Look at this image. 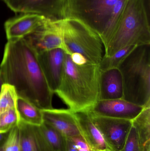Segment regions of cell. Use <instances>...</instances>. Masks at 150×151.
<instances>
[{
  "label": "cell",
  "mask_w": 150,
  "mask_h": 151,
  "mask_svg": "<svg viewBox=\"0 0 150 151\" xmlns=\"http://www.w3.org/2000/svg\"><path fill=\"white\" fill-rule=\"evenodd\" d=\"M65 151H78L71 138H67Z\"/></svg>",
  "instance_id": "obj_27"
},
{
  "label": "cell",
  "mask_w": 150,
  "mask_h": 151,
  "mask_svg": "<svg viewBox=\"0 0 150 151\" xmlns=\"http://www.w3.org/2000/svg\"><path fill=\"white\" fill-rule=\"evenodd\" d=\"M70 138L78 151H93L82 135Z\"/></svg>",
  "instance_id": "obj_25"
},
{
  "label": "cell",
  "mask_w": 150,
  "mask_h": 151,
  "mask_svg": "<svg viewBox=\"0 0 150 151\" xmlns=\"http://www.w3.org/2000/svg\"><path fill=\"white\" fill-rule=\"evenodd\" d=\"M61 20L46 18L42 25L23 38L37 54L56 48L65 51Z\"/></svg>",
  "instance_id": "obj_7"
},
{
  "label": "cell",
  "mask_w": 150,
  "mask_h": 151,
  "mask_svg": "<svg viewBox=\"0 0 150 151\" xmlns=\"http://www.w3.org/2000/svg\"><path fill=\"white\" fill-rule=\"evenodd\" d=\"M19 116L16 107L11 108L0 115V133L9 132L18 125Z\"/></svg>",
  "instance_id": "obj_22"
},
{
  "label": "cell",
  "mask_w": 150,
  "mask_h": 151,
  "mask_svg": "<svg viewBox=\"0 0 150 151\" xmlns=\"http://www.w3.org/2000/svg\"><path fill=\"white\" fill-rule=\"evenodd\" d=\"M122 99L143 107L150 106V44L136 46L119 65Z\"/></svg>",
  "instance_id": "obj_5"
},
{
  "label": "cell",
  "mask_w": 150,
  "mask_h": 151,
  "mask_svg": "<svg viewBox=\"0 0 150 151\" xmlns=\"http://www.w3.org/2000/svg\"><path fill=\"white\" fill-rule=\"evenodd\" d=\"M142 1L147 16L150 19V0H142Z\"/></svg>",
  "instance_id": "obj_29"
},
{
  "label": "cell",
  "mask_w": 150,
  "mask_h": 151,
  "mask_svg": "<svg viewBox=\"0 0 150 151\" xmlns=\"http://www.w3.org/2000/svg\"><path fill=\"white\" fill-rule=\"evenodd\" d=\"M4 83L14 87L18 96L41 110L53 109L51 90L37 58V54L23 38L8 40L0 65Z\"/></svg>",
  "instance_id": "obj_1"
},
{
  "label": "cell",
  "mask_w": 150,
  "mask_h": 151,
  "mask_svg": "<svg viewBox=\"0 0 150 151\" xmlns=\"http://www.w3.org/2000/svg\"><path fill=\"white\" fill-rule=\"evenodd\" d=\"M46 19L43 16L33 13H22L9 19L4 23L7 40L24 38L42 25Z\"/></svg>",
  "instance_id": "obj_13"
},
{
  "label": "cell",
  "mask_w": 150,
  "mask_h": 151,
  "mask_svg": "<svg viewBox=\"0 0 150 151\" xmlns=\"http://www.w3.org/2000/svg\"><path fill=\"white\" fill-rule=\"evenodd\" d=\"M89 113L93 123L101 133L108 148L112 151H120L132 127V121Z\"/></svg>",
  "instance_id": "obj_9"
},
{
  "label": "cell",
  "mask_w": 150,
  "mask_h": 151,
  "mask_svg": "<svg viewBox=\"0 0 150 151\" xmlns=\"http://www.w3.org/2000/svg\"><path fill=\"white\" fill-rule=\"evenodd\" d=\"M150 19L142 0H127L115 30L105 47L110 56L129 46L150 44Z\"/></svg>",
  "instance_id": "obj_4"
},
{
  "label": "cell",
  "mask_w": 150,
  "mask_h": 151,
  "mask_svg": "<svg viewBox=\"0 0 150 151\" xmlns=\"http://www.w3.org/2000/svg\"><path fill=\"white\" fill-rule=\"evenodd\" d=\"M70 56L73 63L76 64L82 65L88 63L86 59L82 55L80 54L74 53L70 55Z\"/></svg>",
  "instance_id": "obj_26"
},
{
  "label": "cell",
  "mask_w": 150,
  "mask_h": 151,
  "mask_svg": "<svg viewBox=\"0 0 150 151\" xmlns=\"http://www.w3.org/2000/svg\"><path fill=\"white\" fill-rule=\"evenodd\" d=\"M19 129L18 125L13 127L5 142L0 147V151H19Z\"/></svg>",
  "instance_id": "obj_23"
},
{
  "label": "cell",
  "mask_w": 150,
  "mask_h": 151,
  "mask_svg": "<svg viewBox=\"0 0 150 151\" xmlns=\"http://www.w3.org/2000/svg\"><path fill=\"white\" fill-rule=\"evenodd\" d=\"M127 0H67L66 18L75 19L100 37L104 47L110 40Z\"/></svg>",
  "instance_id": "obj_3"
},
{
  "label": "cell",
  "mask_w": 150,
  "mask_h": 151,
  "mask_svg": "<svg viewBox=\"0 0 150 151\" xmlns=\"http://www.w3.org/2000/svg\"><path fill=\"white\" fill-rule=\"evenodd\" d=\"M100 73L99 65L76 64L66 53L61 81L55 93L72 112L87 111L99 100Z\"/></svg>",
  "instance_id": "obj_2"
},
{
  "label": "cell",
  "mask_w": 150,
  "mask_h": 151,
  "mask_svg": "<svg viewBox=\"0 0 150 151\" xmlns=\"http://www.w3.org/2000/svg\"><path fill=\"white\" fill-rule=\"evenodd\" d=\"M61 24L65 53L80 54L89 63L99 65L105 55V47L99 36L75 19H64Z\"/></svg>",
  "instance_id": "obj_6"
},
{
  "label": "cell",
  "mask_w": 150,
  "mask_h": 151,
  "mask_svg": "<svg viewBox=\"0 0 150 151\" xmlns=\"http://www.w3.org/2000/svg\"><path fill=\"white\" fill-rule=\"evenodd\" d=\"M123 96L122 76L118 68L101 71L99 100L121 99Z\"/></svg>",
  "instance_id": "obj_14"
},
{
  "label": "cell",
  "mask_w": 150,
  "mask_h": 151,
  "mask_svg": "<svg viewBox=\"0 0 150 151\" xmlns=\"http://www.w3.org/2000/svg\"><path fill=\"white\" fill-rule=\"evenodd\" d=\"M16 107L19 120L33 126H39L43 123L41 109L29 100L18 96Z\"/></svg>",
  "instance_id": "obj_17"
},
{
  "label": "cell",
  "mask_w": 150,
  "mask_h": 151,
  "mask_svg": "<svg viewBox=\"0 0 150 151\" xmlns=\"http://www.w3.org/2000/svg\"><path fill=\"white\" fill-rule=\"evenodd\" d=\"M43 122L60 132L67 138L82 135L74 113L68 109L41 110Z\"/></svg>",
  "instance_id": "obj_12"
},
{
  "label": "cell",
  "mask_w": 150,
  "mask_h": 151,
  "mask_svg": "<svg viewBox=\"0 0 150 151\" xmlns=\"http://www.w3.org/2000/svg\"><path fill=\"white\" fill-rule=\"evenodd\" d=\"M136 46H129L118 50L110 56H103L99 64L100 71L118 68L123 59L133 50Z\"/></svg>",
  "instance_id": "obj_20"
},
{
  "label": "cell",
  "mask_w": 150,
  "mask_h": 151,
  "mask_svg": "<svg viewBox=\"0 0 150 151\" xmlns=\"http://www.w3.org/2000/svg\"><path fill=\"white\" fill-rule=\"evenodd\" d=\"M4 83V82L2 77L1 75L0 74V95H1V92L2 85H3Z\"/></svg>",
  "instance_id": "obj_30"
},
{
  "label": "cell",
  "mask_w": 150,
  "mask_h": 151,
  "mask_svg": "<svg viewBox=\"0 0 150 151\" xmlns=\"http://www.w3.org/2000/svg\"><path fill=\"white\" fill-rule=\"evenodd\" d=\"M39 127L44 139L52 151H65L67 138L65 136L44 122Z\"/></svg>",
  "instance_id": "obj_19"
},
{
  "label": "cell",
  "mask_w": 150,
  "mask_h": 151,
  "mask_svg": "<svg viewBox=\"0 0 150 151\" xmlns=\"http://www.w3.org/2000/svg\"><path fill=\"white\" fill-rule=\"evenodd\" d=\"M137 132L141 151H150V106L144 107L132 120Z\"/></svg>",
  "instance_id": "obj_18"
},
{
  "label": "cell",
  "mask_w": 150,
  "mask_h": 151,
  "mask_svg": "<svg viewBox=\"0 0 150 151\" xmlns=\"http://www.w3.org/2000/svg\"><path fill=\"white\" fill-rule=\"evenodd\" d=\"M9 132L6 133H0V147L1 146L6 142L9 135Z\"/></svg>",
  "instance_id": "obj_28"
},
{
  "label": "cell",
  "mask_w": 150,
  "mask_h": 151,
  "mask_svg": "<svg viewBox=\"0 0 150 151\" xmlns=\"http://www.w3.org/2000/svg\"><path fill=\"white\" fill-rule=\"evenodd\" d=\"M66 53L56 48L37 54V58L47 83L53 93L59 88L64 65Z\"/></svg>",
  "instance_id": "obj_11"
},
{
  "label": "cell",
  "mask_w": 150,
  "mask_h": 151,
  "mask_svg": "<svg viewBox=\"0 0 150 151\" xmlns=\"http://www.w3.org/2000/svg\"><path fill=\"white\" fill-rule=\"evenodd\" d=\"M96 151H112L110 149H106V150H97Z\"/></svg>",
  "instance_id": "obj_31"
},
{
  "label": "cell",
  "mask_w": 150,
  "mask_h": 151,
  "mask_svg": "<svg viewBox=\"0 0 150 151\" xmlns=\"http://www.w3.org/2000/svg\"><path fill=\"white\" fill-rule=\"evenodd\" d=\"M74 113L81 135L92 150L109 149L100 131L92 122L89 112L84 111Z\"/></svg>",
  "instance_id": "obj_16"
},
{
  "label": "cell",
  "mask_w": 150,
  "mask_h": 151,
  "mask_svg": "<svg viewBox=\"0 0 150 151\" xmlns=\"http://www.w3.org/2000/svg\"><path fill=\"white\" fill-rule=\"evenodd\" d=\"M19 151H52L44 139L39 126L19 120Z\"/></svg>",
  "instance_id": "obj_15"
},
{
  "label": "cell",
  "mask_w": 150,
  "mask_h": 151,
  "mask_svg": "<svg viewBox=\"0 0 150 151\" xmlns=\"http://www.w3.org/2000/svg\"><path fill=\"white\" fill-rule=\"evenodd\" d=\"M18 96L13 86L4 83L0 95V115L7 110L16 107Z\"/></svg>",
  "instance_id": "obj_21"
},
{
  "label": "cell",
  "mask_w": 150,
  "mask_h": 151,
  "mask_svg": "<svg viewBox=\"0 0 150 151\" xmlns=\"http://www.w3.org/2000/svg\"><path fill=\"white\" fill-rule=\"evenodd\" d=\"M67 0H3L14 12L33 13L53 20L66 18Z\"/></svg>",
  "instance_id": "obj_8"
},
{
  "label": "cell",
  "mask_w": 150,
  "mask_h": 151,
  "mask_svg": "<svg viewBox=\"0 0 150 151\" xmlns=\"http://www.w3.org/2000/svg\"><path fill=\"white\" fill-rule=\"evenodd\" d=\"M120 151H141L137 132L133 123L125 144Z\"/></svg>",
  "instance_id": "obj_24"
},
{
  "label": "cell",
  "mask_w": 150,
  "mask_h": 151,
  "mask_svg": "<svg viewBox=\"0 0 150 151\" xmlns=\"http://www.w3.org/2000/svg\"><path fill=\"white\" fill-rule=\"evenodd\" d=\"M144 108L121 99L98 100L87 111L97 116L132 121Z\"/></svg>",
  "instance_id": "obj_10"
}]
</instances>
